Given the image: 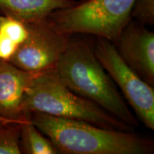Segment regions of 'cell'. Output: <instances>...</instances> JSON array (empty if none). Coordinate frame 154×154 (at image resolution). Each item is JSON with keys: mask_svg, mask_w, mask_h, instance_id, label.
Here are the masks:
<instances>
[{"mask_svg": "<svg viewBox=\"0 0 154 154\" xmlns=\"http://www.w3.org/2000/svg\"><path fill=\"white\" fill-rule=\"evenodd\" d=\"M135 0H86L51 13L47 22L62 34H87L115 44L131 19Z\"/></svg>", "mask_w": 154, "mask_h": 154, "instance_id": "obj_4", "label": "cell"}, {"mask_svg": "<svg viewBox=\"0 0 154 154\" xmlns=\"http://www.w3.org/2000/svg\"><path fill=\"white\" fill-rule=\"evenodd\" d=\"M19 146L22 153H59L49 138L44 136L32 123L29 111H25V116L21 123Z\"/></svg>", "mask_w": 154, "mask_h": 154, "instance_id": "obj_11", "label": "cell"}, {"mask_svg": "<svg viewBox=\"0 0 154 154\" xmlns=\"http://www.w3.org/2000/svg\"><path fill=\"white\" fill-rule=\"evenodd\" d=\"M55 70L72 91L94 102L134 128L139 122L94 53V46L72 36Z\"/></svg>", "mask_w": 154, "mask_h": 154, "instance_id": "obj_2", "label": "cell"}, {"mask_svg": "<svg viewBox=\"0 0 154 154\" xmlns=\"http://www.w3.org/2000/svg\"><path fill=\"white\" fill-rule=\"evenodd\" d=\"M40 72H26L0 59V117L22 121L25 94Z\"/></svg>", "mask_w": 154, "mask_h": 154, "instance_id": "obj_8", "label": "cell"}, {"mask_svg": "<svg viewBox=\"0 0 154 154\" xmlns=\"http://www.w3.org/2000/svg\"><path fill=\"white\" fill-rule=\"evenodd\" d=\"M21 123L0 117V154L22 153L19 146Z\"/></svg>", "mask_w": 154, "mask_h": 154, "instance_id": "obj_12", "label": "cell"}, {"mask_svg": "<svg viewBox=\"0 0 154 154\" xmlns=\"http://www.w3.org/2000/svg\"><path fill=\"white\" fill-rule=\"evenodd\" d=\"M125 63L142 79L154 86V33L131 19L115 44Z\"/></svg>", "mask_w": 154, "mask_h": 154, "instance_id": "obj_7", "label": "cell"}, {"mask_svg": "<svg viewBox=\"0 0 154 154\" xmlns=\"http://www.w3.org/2000/svg\"><path fill=\"white\" fill-rule=\"evenodd\" d=\"M74 0H0V13L26 23L45 20L53 11L76 5Z\"/></svg>", "mask_w": 154, "mask_h": 154, "instance_id": "obj_9", "label": "cell"}, {"mask_svg": "<svg viewBox=\"0 0 154 154\" xmlns=\"http://www.w3.org/2000/svg\"><path fill=\"white\" fill-rule=\"evenodd\" d=\"M83 1H86V0H83Z\"/></svg>", "mask_w": 154, "mask_h": 154, "instance_id": "obj_14", "label": "cell"}, {"mask_svg": "<svg viewBox=\"0 0 154 154\" xmlns=\"http://www.w3.org/2000/svg\"><path fill=\"white\" fill-rule=\"evenodd\" d=\"M29 34L9 62L26 72L54 69L72 35L54 29L45 20L27 23Z\"/></svg>", "mask_w": 154, "mask_h": 154, "instance_id": "obj_6", "label": "cell"}, {"mask_svg": "<svg viewBox=\"0 0 154 154\" xmlns=\"http://www.w3.org/2000/svg\"><path fill=\"white\" fill-rule=\"evenodd\" d=\"M24 110L85 121L107 129L135 131L96 103L72 91L61 82L55 68L35 76L25 94Z\"/></svg>", "mask_w": 154, "mask_h": 154, "instance_id": "obj_3", "label": "cell"}, {"mask_svg": "<svg viewBox=\"0 0 154 154\" xmlns=\"http://www.w3.org/2000/svg\"><path fill=\"white\" fill-rule=\"evenodd\" d=\"M29 34L27 23L0 15V59L9 61Z\"/></svg>", "mask_w": 154, "mask_h": 154, "instance_id": "obj_10", "label": "cell"}, {"mask_svg": "<svg viewBox=\"0 0 154 154\" xmlns=\"http://www.w3.org/2000/svg\"><path fill=\"white\" fill-rule=\"evenodd\" d=\"M30 116L32 123L49 138L59 153H153V140L134 131L107 129L85 121L41 112H30Z\"/></svg>", "mask_w": 154, "mask_h": 154, "instance_id": "obj_1", "label": "cell"}, {"mask_svg": "<svg viewBox=\"0 0 154 154\" xmlns=\"http://www.w3.org/2000/svg\"><path fill=\"white\" fill-rule=\"evenodd\" d=\"M94 53L144 126L154 130V89L125 63L112 42L96 37Z\"/></svg>", "mask_w": 154, "mask_h": 154, "instance_id": "obj_5", "label": "cell"}, {"mask_svg": "<svg viewBox=\"0 0 154 154\" xmlns=\"http://www.w3.org/2000/svg\"><path fill=\"white\" fill-rule=\"evenodd\" d=\"M131 17V19L143 26H153L154 0H135Z\"/></svg>", "mask_w": 154, "mask_h": 154, "instance_id": "obj_13", "label": "cell"}]
</instances>
